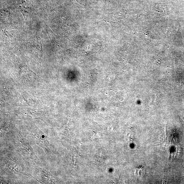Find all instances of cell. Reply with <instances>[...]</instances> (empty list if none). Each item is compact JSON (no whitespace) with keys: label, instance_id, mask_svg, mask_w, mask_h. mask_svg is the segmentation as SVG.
I'll return each instance as SVG.
<instances>
[{"label":"cell","instance_id":"1","mask_svg":"<svg viewBox=\"0 0 184 184\" xmlns=\"http://www.w3.org/2000/svg\"><path fill=\"white\" fill-rule=\"evenodd\" d=\"M145 173V169L142 167H141V168L139 167L138 169H136L134 174L136 176L138 177L141 178L144 175Z\"/></svg>","mask_w":184,"mask_h":184}]
</instances>
